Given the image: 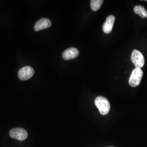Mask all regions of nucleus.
I'll return each instance as SVG.
<instances>
[{"label":"nucleus","mask_w":147,"mask_h":147,"mask_svg":"<svg viewBox=\"0 0 147 147\" xmlns=\"http://www.w3.org/2000/svg\"><path fill=\"white\" fill-rule=\"evenodd\" d=\"M95 104L102 115H106L110 110V102L104 96H98L95 100Z\"/></svg>","instance_id":"f257e3e1"},{"label":"nucleus","mask_w":147,"mask_h":147,"mask_svg":"<svg viewBox=\"0 0 147 147\" xmlns=\"http://www.w3.org/2000/svg\"><path fill=\"white\" fill-rule=\"evenodd\" d=\"M143 76V71L140 68L134 69L129 81V84L131 87H135L138 86L141 82Z\"/></svg>","instance_id":"f03ea898"},{"label":"nucleus","mask_w":147,"mask_h":147,"mask_svg":"<svg viewBox=\"0 0 147 147\" xmlns=\"http://www.w3.org/2000/svg\"><path fill=\"white\" fill-rule=\"evenodd\" d=\"M131 58L132 63L136 68L141 69L143 67L145 61L143 55L140 51L134 50L132 53Z\"/></svg>","instance_id":"7ed1b4c3"},{"label":"nucleus","mask_w":147,"mask_h":147,"mask_svg":"<svg viewBox=\"0 0 147 147\" xmlns=\"http://www.w3.org/2000/svg\"><path fill=\"white\" fill-rule=\"evenodd\" d=\"M34 74V70L30 66H26L20 69L18 73L19 79L22 81H26L31 79Z\"/></svg>","instance_id":"20e7f679"},{"label":"nucleus","mask_w":147,"mask_h":147,"mask_svg":"<svg viewBox=\"0 0 147 147\" xmlns=\"http://www.w3.org/2000/svg\"><path fill=\"white\" fill-rule=\"evenodd\" d=\"M10 136L19 141H24L28 137L27 132L22 128L12 129L9 131Z\"/></svg>","instance_id":"39448f33"},{"label":"nucleus","mask_w":147,"mask_h":147,"mask_svg":"<svg viewBox=\"0 0 147 147\" xmlns=\"http://www.w3.org/2000/svg\"><path fill=\"white\" fill-rule=\"evenodd\" d=\"M79 55V50L76 48L70 47L63 52L62 57L65 60H70L78 57Z\"/></svg>","instance_id":"423d86ee"},{"label":"nucleus","mask_w":147,"mask_h":147,"mask_svg":"<svg viewBox=\"0 0 147 147\" xmlns=\"http://www.w3.org/2000/svg\"><path fill=\"white\" fill-rule=\"evenodd\" d=\"M51 22L47 18H42L36 23L34 29L35 31H39L44 29L49 28L51 26Z\"/></svg>","instance_id":"0eeeda50"},{"label":"nucleus","mask_w":147,"mask_h":147,"mask_svg":"<svg viewBox=\"0 0 147 147\" xmlns=\"http://www.w3.org/2000/svg\"><path fill=\"white\" fill-rule=\"evenodd\" d=\"M115 21V17L113 16H108L102 26V30L105 33L109 34L112 31L114 23Z\"/></svg>","instance_id":"6e6552de"},{"label":"nucleus","mask_w":147,"mask_h":147,"mask_svg":"<svg viewBox=\"0 0 147 147\" xmlns=\"http://www.w3.org/2000/svg\"><path fill=\"white\" fill-rule=\"evenodd\" d=\"M134 11L135 13L140 16L142 18H147V10L142 5H136L134 8Z\"/></svg>","instance_id":"1a4fd4ad"},{"label":"nucleus","mask_w":147,"mask_h":147,"mask_svg":"<svg viewBox=\"0 0 147 147\" xmlns=\"http://www.w3.org/2000/svg\"><path fill=\"white\" fill-rule=\"evenodd\" d=\"M104 2L103 0H91L90 1V8L94 11L99 10Z\"/></svg>","instance_id":"9d476101"},{"label":"nucleus","mask_w":147,"mask_h":147,"mask_svg":"<svg viewBox=\"0 0 147 147\" xmlns=\"http://www.w3.org/2000/svg\"></svg>","instance_id":"9b49d317"}]
</instances>
